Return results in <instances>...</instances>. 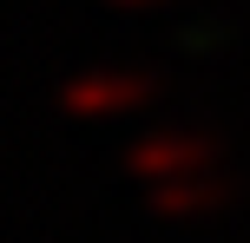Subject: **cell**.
<instances>
[{"label": "cell", "instance_id": "cell-4", "mask_svg": "<svg viewBox=\"0 0 250 243\" xmlns=\"http://www.w3.org/2000/svg\"><path fill=\"white\" fill-rule=\"evenodd\" d=\"M112 7H165V0H112Z\"/></svg>", "mask_w": 250, "mask_h": 243}, {"label": "cell", "instance_id": "cell-3", "mask_svg": "<svg viewBox=\"0 0 250 243\" xmlns=\"http://www.w3.org/2000/svg\"><path fill=\"white\" fill-rule=\"evenodd\" d=\"M237 191H244V184L230 178V171L204 165V171H185V178H165V184H151V217H165V224L217 217V210H230V204H237Z\"/></svg>", "mask_w": 250, "mask_h": 243}, {"label": "cell", "instance_id": "cell-1", "mask_svg": "<svg viewBox=\"0 0 250 243\" xmlns=\"http://www.w3.org/2000/svg\"><path fill=\"white\" fill-rule=\"evenodd\" d=\"M158 99V73L132 59H105V66H79L60 86V112L66 118H119Z\"/></svg>", "mask_w": 250, "mask_h": 243}, {"label": "cell", "instance_id": "cell-2", "mask_svg": "<svg viewBox=\"0 0 250 243\" xmlns=\"http://www.w3.org/2000/svg\"><path fill=\"white\" fill-rule=\"evenodd\" d=\"M224 158V138L211 125H158L145 138L125 145V171L145 184H165V178H185V171H204Z\"/></svg>", "mask_w": 250, "mask_h": 243}]
</instances>
